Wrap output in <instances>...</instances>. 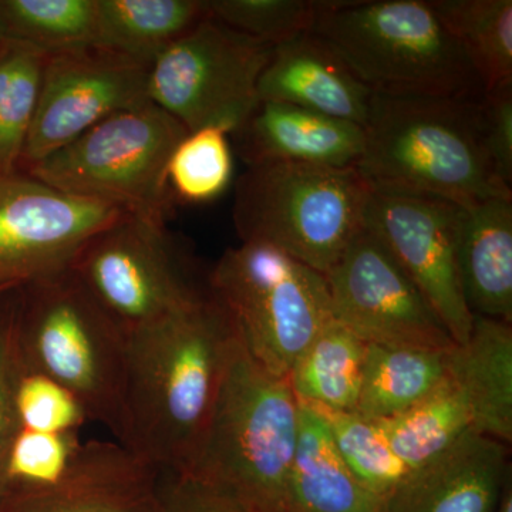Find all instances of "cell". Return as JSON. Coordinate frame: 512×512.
I'll use <instances>...</instances> for the list:
<instances>
[{
	"label": "cell",
	"instance_id": "cell-1",
	"mask_svg": "<svg viewBox=\"0 0 512 512\" xmlns=\"http://www.w3.org/2000/svg\"><path fill=\"white\" fill-rule=\"evenodd\" d=\"M238 330L208 288L127 336L117 443L158 474H184L220 390Z\"/></svg>",
	"mask_w": 512,
	"mask_h": 512
},
{
	"label": "cell",
	"instance_id": "cell-2",
	"mask_svg": "<svg viewBox=\"0 0 512 512\" xmlns=\"http://www.w3.org/2000/svg\"><path fill=\"white\" fill-rule=\"evenodd\" d=\"M299 424L301 404L288 377L259 366L238 333L184 476L210 485L247 512H286Z\"/></svg>",
	"mask_w": 512,
	"mask_h": 512
},
{
	"label": "cell",
	"instance_id": "cell-3",
	"mask_svg": "<svg viewBox=\"0 0 512 512\" xmlns=\"http://www.w3.org/2000/svg\"><path fill=\"white\" fill-rule=\"evenodd\" d=\"M480 100L373 93L359 173L373 187L470 208L512 197L485 151Z\"/></svg>",
	"mask_w": 512,
	"mask_h": 512
},
{
	"label": "cell",
	"instance_id": "cell-4",
	"mask_svg": "<svg viewBox=\"0 0 512 512\" xmlns=\"http://www.w3.org/2000/svg\"><path fill=\"white\" fill-rule=\"evenodd\" d=\"M373 93L483 97L476 67L424 0L323 2L311 30Z\"/></svg>",
	"mask_w": 512,
	"mask_h": 512
},
{
	"label": "cell",
	"instance_id": "cell-5",
	"mask_svg": "<svg viewBox=\"0 0 512 512\" xmlns=\"http://www.w3.org/2000/svg\"><path fill=\"white\" fill-rule=\"evenodd\" d=\"M127 338L69 268L18 286L20 366L55 380L119 441Z\"/></svg>",
	"mask_w": 512,
	"mask_h": 512
},
{
	"label": "cell",
	"instance_id": "cell-6",
	"mask_svg": "<svg viewBox=\"0 0 512 512\" xmlns=\"http://www.w3.org/2000/svg\"><path fill=\"white\" fill-rule=\"evenodd\" d=\"M373 185L357 168L252 165L235 183L232 221L241 242H261L328 274L365 227Z\"/></svg>",
	"mask_w": 512,
	"mask_h": 512
},
{
	"label": "cell",
	"instance_id": "cell-7",
	"mask_svg": "<svg viewBox=\"0 0 512 512\" xmlns=\"http://www.w3.org/2000/svg\"><path fill=\"white\" fill-rule=\"evenodd\" d=\"M187 128L148 101L119 111L22 173L50 187L165 225L174 198L167 165Z\"/></svg>",
	"mask_w": 512,
	"mask_h": 512
},
{
	"label": "cell",
	"instance_id": "cell-8",
	"mask_svg": "<svg viewBox=\"0 0 512 512\" xmlns=\"http://www.w3.org/2000/svg\"><path fill=\"white\" fill-rule=\"evenodd\" d=\"M208 286L237 325L249 355L278 377L333 318L325 275L261 242L228 248L208 271Z\"/></svg>",
	"mask_w": 512,
	"mask_h": 512
},
{
	"label": "cell",
	"instance_id": "cell-9",
	"mask_svg": "<svg viewBox=\"0 0 512 512\" xmlns=\"http://www.w3.org/2000/svg\"><path fill=\"white\" fill-rule=\"evenodd\" d=\"M67 268L126 338L210 288L208 272L167 225L131 214L94 234Z\"/></svg>",
	"mask_w": 512,
	"mask_h": 512
},
{
	"label": "cell",
	"instance_id": "cell-10",
	"mask_svg": "<svg viewBox=\"0 0 512 512\" xmlns=\"http://www.w3.org/2000/svg\"><path fill=\"white\" fill-rule=\"evenodd\" d=\"M274 46L208 16L151 63L148 99L187 131L234 134L258 107V83Z\"/></svg>",
	"mask_w": 512,
	"mask_h": 512
},
{
	"label": "cell",
	"instance_id": "cell-11",
	"mask_svg": "<svg viewBox=\"0 0 512 512\" xmlns=\"http://www.w3.org/2000/svg\"><path fill=\"white\" fill-rule=\"evenodd\" d=\"M325 278L333 318L365 342L440 350L457 345L419 286L366 227Z\"/></svg>",
	"mask_w": 512,
	"mask_h": 512
},
{
	"label": "cell",
	"instance_id": "cell-12",
	"mask_svg": "<svg viewBox=\"0 0 512 512\" xmlns=\"http://www.w3.org/2000/svg\"><path fill=\"white\" fill-rule=\"evenodd\" d=\"M150 66L93 45L47 55L19 171L69 146L119 111L146 104Z\"/></svg>",
	"mask_w": 512,
	"mask_h": 512
},
{
	"label": "cell",
	"instance_id": "cell-13",
	"mask_svg": "<svg viewBox=\"0 0 512 512\" xmlns=\"http://www.w3.org/2000/svg\"><path fill=\"white\" fill-rule=\"evenodd\" d=\"M127 212L16 171L0 175V286L63 271L79 249Z\"/></svg>",
	"mask_w": 512,
	"mask_h": 512
},
{
	"label": "cell",
	"instance_id": "cell-14",
	"mask_svg": "<svg viewBox=\"0 0 512 512\" xmlns=\"http://www.w3.org/2000/svg\"><path fill=\"white\" fill-rule=\"evenodd\" d=\"M461 214L463 208L441 198L377 187L365 211V227L419 286L457 345L470 338L474 320L457 274Z\"/></svg>",
	"mask_w": 512,
	"mask_h": 512
},
{
	"label": "cell",
	"instance_id": "cell-15",
	"mask_svg": "<svg viewBox=\"0 0 512 512\" xmlns=\"http://www.w3.org/2000/svg\"><path fill=\"white\" fill-rule=\"evenodd\" d=\"M157 485V471L117 441H89L55 485L3 501L0 512H157Z\"/></svg>",
	"mask_w": 512,
	"mask_h": 512
},
{
	"label": "cell",
	"instance_id": "cell-16",
	"mask_svg": "<svg viewBox=\"0 0 512 512\" xmlns=\"http://www.w3.org/2000/svg\"><path fill=\"white\" fill-rule=\"evenodd\" d=\"M510 481L507 444L468 431L410 471L387 512H495Z\"/></svg>",
	"mask_w": 512,
	"mask_h": 512
},
{
	"label": "cell",
	"instance_id": "cell-17",
	"mask_svg": "<svg viewBox=\"0 0 512 512\" xmlns=\"http://www.w3.org/2000/svg\"><path fill=\"white\" fill-rule=\"evenodd\" d=\"M231 136L248 167L296 163L356 168L365 151V128L359 124L279 101H259Z\"/></svg>",
	"mask_w": 512,
	"mask_h": 512
},
{
	"label": "cell",
	"instance_id": "cell-18",
	"mask_svg": "<svg viewBox=\"0 0 512 512\" xmlns=\"http://www.w3.org/2000/svg\"><path fill=\"white\" fill-rule=\"evenodd\" d=\"M259 99L293 104L365 127L373 92L318 35L274 46L258 83Z\"/></svg>",
	"mask_w": 512,
	"mask_h": 512
},
{
	"label": "cell",
	"instance_id": "cell-19",
	"mask_svg": "<svg viewBox=\"0 0 512 512\" xmlns=\"http://www.w3.org/2000/svg\"><path fill=\"white\" fill-rule=\"evenodd\" d=\"M457 274L473 315L512 322V197L463 208Z\"/></svg>",
	"mask_w": 512,
	"mask_h": 512
},
{
	"label": "cell",
	"instance_id": "cell-20",
	"mask_svg": "<svg viewBox=\"0 0 512 512\" xmlns=\"http://www.w3.org/2000/svg\"><path fill=\"white\" fill-rule=\"evenodd\" d=\"M451 375L466 392L474 430L504 444L512 440V328L474 315L470 338L451 352Z\"/></svg>",
	"mask_w": 512,
	"mask_h": 512
},
{
	"label": "cell",
	"instance_id": "cell-21",
	"mask_svg": "<svg viewBox=\"0 0 512 512\" xmlns=\"http://www.w3.org/2000/svg\"><path fill=\"white\" fill-rule=\"evenodd\" d=\"M286 512H387L340 460L322 416L303 404Z\"/></svg>",
	"mask_w": 512,
	"mask_h": 512
},
{
	"label": "cell",
	"instance_id": "cell-22",
	"mask_svg": "<svg viewBox=\"0 0 512 512\" xmlns=\"http://www.w3.org/2000/svg\"><path fill=\"white\" fill-rule=\"evenodd\" d=\"M454 348L440 350L367 343L355 413L366 419L384 421L423 402L446 380Z\"/></svg>",
	"mask_w": 512,
	"mask_h": 512
},
{
	"label": "cell",
	"instance_id": "cell-23",
	"mask_svg": "<svg viewBox=\"0 0 512 512\" xmlns=\"http://www.w3.org/2000/svg\"><path fill=\"white\" fill-rule=\"evenodd\" d=\"M208 16V0H96V43L151 66Z\"/></svg>",
	"mask_w": 512,
	"mask_h": 512
},
{
	"label": "cell",
	"instance_id": "cell-24",
	"mask_svg": "<svg viewBox=\"0 0 512 512\" xmlns=\"http://www.w3.org/2000/svg\"><path fill=\"white\" fill-rule=\"evenodd\" d=\"M366 348L355 332L329 319L289 372L298 402L330 412H355Z\"/></svg>",
	"mask_w": 512,
	"mask_h": 512
},
{
	"label": "cell",
	"instance_id": "cell-25",
	"mask_svg": "<svg viewBox=\"0 0 512 512\" xmlns=\"http://www.w3.org/2000/svg\"><path fill=\"white\" fill-rule=\"evenodd\" d=\"M380 423L394 453L410 470L423 466L468 431H476L473 407L451 372L423 402Z\"/></svg>",
	"mask_w": 512,
	"mask_h": 512
},
{
	"label": "cell",
	"instance_id": "cell-26",
	"mask_svg": "<svg viewBox=\"0 0 512 512\" xmlns=\"http://www.w3.org/2000/svg\"><path fill=\"white\" fill-rule=\"evenodd\" d=\"M430 5L466 49L485 92L512 83L511 0H431Z\"/></svg>",
	"mask_w": 512,
	"mask_h": 512
},
{
	"label": "cell",
	"instance_id": "cell-27",
	"mask_svg": "<svg viewBox=\"0 0 512 512\" xmlns=\"http://www.w3.org/2000/svg\"><path fill=\"white\" fill-rule=\"evenodd\" d=\"M47 55L35 46L6 37L0 46V175L19 171Z\"/></svg>",
	"mask_w": 512,
	"mask_h": 512
},
{
	"label": "cell",
	"instance_id": "cell-28",
	"mask_svg": "<svg viewBox=\"0 0 512 512\" xmlns=\"http://www.w3.org/2000/svg\"><path fill=\"white\" fill-rule=\"evenodd\" d=\"M0 30L49 55L97 45L96 0H0Z\"/></svg>",
	"mask_w": 512,
	"mask_h": 512
},
{
	"label": "cell",
	"instance_id": "cell-29",
	"mask_svg": "<svg viewBox=\"0 0 512 512\" xmlns=\"http://www.w3.org/2000/svg\"><path fill=\"white\" fill-rule=\"evenodd\" d=\"M311 409L325 420L336 453L350 473L387 503L412 470L394 453L382 423L355 412Z\"/></svg>",
	"mask_w": 512,
	"mask_h": 512
},
{
	"label": "cell",
	"instance_id": "cell-30",
	"mask_svg": "<svg viewBox=\"0 0 512 512\" xmlns=\"http://www.w3.org/2000/svg\"><path fill=\"white\" fill-rule=\"evenodd\" d=\"M228 131L217 127L188 131L167 165L174 202L207 204L220 198L234 178V153Z\"/></svg>",
	"mask_w": 512,
	"mask_h": 512
},
{
	"label": "cell",
	"instance_id": "cell-31",
	"mask_svg": "<svg viewBox=\"0 0 512 512\" xmlns=\"http://www.w3.org/2000/svg\"><path fill=\"white\" fill-rule=\"evenodd\" d=\"M80 446L77 433H43L20 426L3 461L0 504L55 485Z\"/></svg>",
	"mask_w": 512,
	"mask_h": 512
},
{
	"label": "cell",
	"instance_id": "cell-32",
	"mask_svg": "<svg viewBox=\"0 0 512 512\" xmlns=\"http://www.w3.org/2000/svg\"><path fill=\"white\" fill-rule=\"evenodd\" d=\"M322 5L312 0H208L212 18L271 46L311 32Z\"/></svg>",
	"mask_w": 512,
	"mask_h": 512
},
{
	"label": "cell",
	"instance_id": "cell-33",
	"mask_svg": "<svg viewBox=\"0 0 512 512\" xmlns=\"http://www.w3.org/2000/svg\"><path fill=\"white\" fill-rule=\"evenodd\" d=\"M15 410L20 426L43 433H77L89 420L69 390L23 369L15 387Z\"/></svg>",
	"mask_w": 512,
	"mask_h": 512
},
{
	"label": "cell",
	"instance_id": "cell-34",
	"mask_svg": "<svg viewBox=\"0 0 512 512\" xmlns=\"http://www.w3.org/2000/svg\"><path fill=\"white\" fill-rule=\"evenodd\" d=\"M480 110L487 156L501 183L512 188V83L485 92Z\"/></svg>",
	"mask_w": 512,
	"mask_h": 512
},
{
	"label": "cell",
	"instance_id": "cell-35",
	"mask_svg": "<svg viewBox=\"0 0 512 512\" xmlns=\"http://www.w3.org/2000/svg\"><path fill=\"white\" fill-rule=\"evenodd\" d=\"M16 299L18 288L15 299L0 319V473L10 443L20 427L15 410V387L22 372L15 343Z\"/></svg>",
	"mask_w": 512,
	"mask_h": 512
},
{
	"label": "cell",
	"instance_id": "cell-36",
	"mask_svg": "<svg viewBox=\"0 0 512 512\" xmlns=\"http://www.w3.org/2000/svg\"><path fill=\"white\" fill-rule=\"evenodd\" d=\"M157 498V512H247L227 495L184 474H158Z\"/></svg>",
	"mask_w": 512,
	"mask_h": 512
},
{
	"label": "cell",
	"instance_id": "cell-37",
	"mask_svg": "<svg viewBox=\"0 0 512 512\" xmlns=\"http://www.w3.org/2000/svg\"><path fill=\"white\" fill-rule=\"evenodd\" d=\"M495 512H512V484H507L503 497H501L500 504H498L497 511Z\"/></svg>",
	"mask_w": 512,
	"mask_h": 512
},
{
	"label": "cell",
	"instance_id": "cell-38",
	"mask_svg": "<svg viewBox=\"0 0 512 512\" xmlns=\"http://www.w3.org/2000/svg\"><path fill=\"white\" fill-rule=\"evenodd\" d=\"M3 40H5V36H3L2 30H0V46H2Z\"/></svg>",
	"mask_w": 512,
	"mask_h": 512
},
{
	"label": "cell",
	"instance_id": "cell-39",
	"mask_svg": "<svg viewBox=\"0 0 512 512\" xmlns=\"http://www.w3.org/2000/svg\"><path fill=\"white\" fill-rule=\"evenodd\" d=\"M16 288V286H15ZM6 289H10L8 288V286H0V293H2L3 291H6Z\"/></svg>",
	"mask_w": 512,
	"mask_h": 512
}]
</instances>
